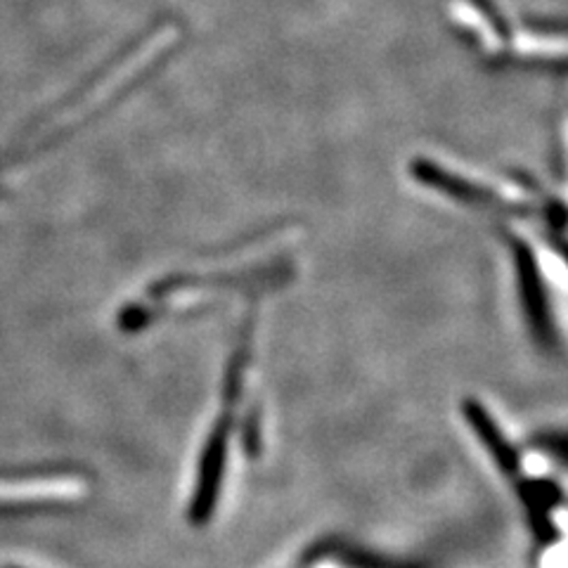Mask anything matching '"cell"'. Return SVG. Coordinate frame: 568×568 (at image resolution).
<instances>
[{
    "label": "cell",
    "mask_w": 568,
    "mask_h": 568,
    "mask_svg": "<svg viewBox=\"0 0 568 568\" xmlns=\"http://www.w3.org/2000/svg\"><path fill=\"white\" fill-rule=\"evenodd\" d=\"M227 432H230V413L216 426V432H213L209 446H206L200 484H197V495H194V503L190 507V517L194 524H204L211 517L213 505H216L219 488H221V474L225 467Z\"/></svg>",
    "instance_id": "6da1fadb"
},
{
    "label": "cell",
    "mask_w": 568,
    "mask_h": 568,
    "mask_svg": "<svg viewBox=\"0 0 568 568\" xmlns=\"http://www.w3.org/2000/svg\"><path fill=\"white\" fill-rule=\"evenodd\" d=\"M8 568H14V566H8Z\"/></svg>",
    "instance_id": "7a4b0ae2"
}]
</instances>
